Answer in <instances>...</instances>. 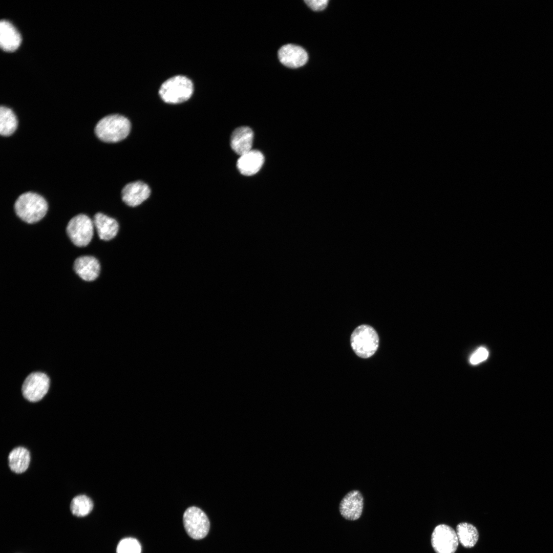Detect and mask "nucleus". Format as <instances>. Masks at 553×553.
<instances>
[{
	"label": "nucleus",
	"instance_id": "nucleus-23",
	"mask_svg": "<svg viewBox=\"0 0 553 553\" xmlns=\"http://www.w3.org/2000/svg\"><path fill=\"white\" fill-rule=\"evenodd\" d=\"M305 3L314 11H321L324 10L327 6V0H306Z\"/></svg>",
	"mask_w": 553,
	"mask_h": 553
},
{
	"label": "nucleus",
	"instance_id": "nucleus-10",
	"mask_svg": "<svg viewBox=\"0 0 553 553\" xmlns=\"http://www.w3.org/2000/svg\"><path fill=\"white\" fill-rule=\"evenodd\" d=\"M280 62L290 68H297L305 65L308 56L306 51L301 47L287 44L282 46L278 51Z\"/></svg>",
	"mask_w": 553,
	"mask_h": 553
},
{
	"label": "nucleus",
	"instance_id": "nucleus-12",
	"mask_svg": "<svg viewBox=\"0 0 553 553\" xmlns=\"http://www.w3.org/2000/svg\"><path fill=\"white\" fill-rule=\"evenodd\" d=\"M74 269L76 273L82 280L92 281L98 276L100 266L95 258L84 256L78 257L75 260Z\"/></svg>",
	"mask_w": 553,
	"mask_h": 553
},
{
	"label": "nucleus",
	"instance_id": "nucleus-8",
	"mask_svg": "<svg viewBox=\"0 0 553 553\" xmlns=\"http://www.w3.org/2000/svg\"><path fill=\"white\" fill-rule=\"evenodd\" d=\"M458 542L456 532L446 524L436 526L431 535L432 546L436 553H455Z\"/></svg>",
	"mask_w": 553,
	"mask_h": 553
},
{
	"label": "nucleus",
	"instance_id": "nucleus-15",
	"mask_svg": "<svg viewBox=\"0 0 553 553\" xmlns=\"http://www.w3.org/2000/svg\"><path fill=\"white\" fill-rule=\"evenodd\" d=\"M264 161V158L262 153L258 150H251L240 156L237 166L242 175L252 176L260 171Z\"/></svg>",
	"mask_w": 553,
	"mask_h": 553
},
{
	"label": "nucleus",
	"instance_id": "nucleus-13",
	"mask_svg": "<svg viewBox=\"0 0 553 553\" xmlns=\"http://www.w3.org/2000/svg\"><path fill=\"white\" fill-rule=\"evenodd\" d=\"M21 35L15 27L8 20L0 22V46L7 52H13L20 46Z\"/></svg>",
	"mask_w": 553,
	"mask_h": 553
},
{
	"label": "nucleus",
	"instance_id": "nucleus-22",
	"mask_svg": "<svg viewBox=\"0 0 553 553\" xmlns=\"http://www.w3.org/2000/svg\"><path fill=\"white\" fill-rule=\"evenodd\" d=\"M488 356V350L485 348L481 347L472 354L470 358V361L472 365H477L485 360Z\"/></svg>",
	"mask_w": 553,
	"mask_h": 553
},
{
	"label": "nucleus",
	"instance_id": "nucleus-4",
	"mask_svg": "<svg viewBox=\"0 0 553 553\" xmlns=\"http://www.w3.org/2000/svg\"><path fill=\"white\" fill-rule=\"evenodd\" d=\"M350 343L353 350L358 356L367 358L372 356L377 350L379 337L373 327L368 325H361L352 332Z\"/></svg>",
	"mask_w": 553,
	"mask_h": 553
},
{
	"label": "nucleus",
	"instance_id": "nucleus-9",
	"mask_svg": "<svg viewBox=\"0 0 553 553\" xmlns=\"http://www.w3.org/2000/svg\"><path fill=\"white\" fill-rule=\"evenodd\" d=\"M364 508V497L358 490L348 492L342 499L339 510L345 519L355 521L361 516Z\"/></svg>",
	"mask_w": 553,
	"mask_h": 553
},
{
	"label": "nucleus",
	"instance_id": "nucleus-1",
	"mask_svg": "<svg viewBox=\"0 0 553 553\" xmlns=\"http://www.w3.org/2000/svg\"><path fill=\"white\" fill-rule=\"evenodd\" d=\"M46 200L38 194L27 192L19 196L14 203L16 215L29 224L35 223L46 215L48 210Z\"/></svg>",
	"mask_w": 553,
	"mask_h": 553
},
{
	"label": "nucleus",
	"instance_id": "nucleus-14",
	"mask_svg": "<svg viewBox=\"0 0 553 553\" xmlns=\"http://www.w3.org/2000/svg\"><path fill=\"white\" fill-rule=\"evenodd\" d=\"M253 133L248 126L236 129L230 137V146L233 151L241 156L251 150Z\"/></svg>",
	"mask_w": 553,
	"mask_h": 553
},
{
	"label": "nucleus",
	"instance_id": "nucleus-6",
	"mask_svg": "<svg viewBox=\"0 0 553 553\" xmlns=\"http://www.w3.org/2000/svg\"><path fill=\"white\" fill-rule=\"evenodd\" d=\"M183 520L185 529L192 538L200 540L207 535L209 521L206 515L199 508H188L184 513Z\"/></svg>",
	"mask_w": 553,
	"mask_h": 553
},
{
	"label": "nucleus",
	"instance_id": "nucleus-19",
	"mask_svg": "<svg viewBox=\"0 0 553 553\" xmlns=\"http://www.w3.org/2000/svg\"><path fill=\"white\" fill-rule=\"evenodd\" d=\"M16 115L11 109L5 106L0 108V134L3 136L11 135L17 126Z\"/></svg>",
	"mask_w": 553,
	"mask_h": 553
},
{
	"label": "nucleus",
	"instance_id": "nucleus-18",
	"mask_svg": "<svg viewBox=\"0 0 553 553\" xmlns=\"http://www.w3.org/2000/svg\"><path fill=\"white\" fill-rule=\"evenodd\" d=\"M456 534L460 543L465 548H472L477 543L479 538V533L477 528L473 525L462 522L456 527Z\"/></svg>",
	"mask_w": 553,
	"mask_h": 553
},
{
	"label": "nucleus",
	"instance_id": "nucleus-20",
	"mask_svg": "<svg viewBox=\"0 0 553 553\" xmlns=\"http://www.w3.org/2000/svg\"><path fill=\"white\" fill-rule=\"evenodd\" d=\"M93 506V502L90 497L84 495H80L72 500L70 510L76 516L84 517L90 513Z\"/></svg>",
	"mask_w": 553,
	"mask_h": 553
},
{
	"label": "nucleus",
	"instance_id": "nucleus-7",
	"mask_svg": "<svg viewBox=\"0 0 553 553\" xmlns=\"http://www.w3.org/2000/svg\"><path fill=\"white\" fill-rule=\"evenodd\" d=\"M50 379L47 374L40 372L30 374L25 379L22 387L24 397L29 401L40 400L47 393Z\"/></svg>",
	"mask_w": 553,
	"mask_h": 553
},
{
	"label": "nucleus",
	"instance_id": "nucleus-17",
	"mask_svg": "<svg viewBox=\"0 0 553 553\" xmlns=\"http://www.w3.org/2000/svg\"><path fill=\"white\" fill-rule=\"evenodd\" d=\"M31 457L28 449L23 446L13 449L8 455L10 469L16 474H22L28 468Z\"/></svg>",
	"mask_w": 553,
	"mask_h": 553
},
{
	"label": "nucleus",
	"instance_id": "nucleus-3",
	"mask_svg": "<svg viewBox=\"0 0 553 553\" xmlns=\"http://www.w3.org/2000/svg\"><path fill=\"white\" fill-rule=\"evenodd\" d=\"M193 92V84L187 77L182 75L172 77L161 85L159 95L162 100L169 103H178L188 100Z\"/></svg>",
	"mask_w": 553,
	"mask_h": 553
},
{
	"label": "nucleus",
	"instance_id": "nucleus-2",
	"mask_svg": "<svg viewBox=\"0 0 553 553\" xmlns=\"http://www.w3.org/2000/svg\"><path fill=\"white\" fill-rule=\"evenodd\" d=\"M131 130V123L125 117L112 114L101 119L95 127L97 137L105 142L114 143L125 138Z\"/></svg>",
	"mask_w": 553,
	"mask_h": 553
},
{
	"label": "nucleus",
	"instance_id": "nucleus-16",
	"mask_svg": "<svg viewBox=\"0 0 553 553\" xmlns=\"http://www.w3.org/2000/svg\"><path fill=\"white\" fill-rule=\"evenodd\" d=\"M93 223L99 238L102 240H110L118 233L117 221L102 213L98 212L94 215Z\"/></svg>",
	"mask_w": 553,
	"mask_h": 553
},
{
	"label": "nucleus",
	"instance_id": "nucleus-21",
	"mask_svg": "<svg viewBox=\"0 0 553 553\" xmlns=\"http://www.w3.org/2000/svg\"><path fill=\"white\" fill-rule=\"evenodd\" d=\"M141 547L139 542L135 538H126L118 543L117 553H141Z\"/></svg>",
	"mask_w": 553,
	"mask_h": 553
},
{
	"label": "nucleus",
	"instance_id": "nucleus-11",
	"mask_svg": "<svg viewBox=\"0 0 553 553\" xmlns=\"http://www.w3.org/2000/svg\"><path fill=\"white\" fill-rule=\"evenodd\" d=\"M150 194L148 186L142 181H138L127 184L122 190L121 197L126 205L135 207L147 199Z\"/></svg>",
	"mask_w": 553,
	"mask_h": 553
},
{
	"label": "nucleus",
	"instance_id": "nucleus-5",
	"mask_svg": "<svg viewBox=\"0 0 553 553\" xmlns=\"http://www.w3.org/2000/svg\"><path fill=\"white\" fill-rule=\"evenodd\" d=\"M94 226L93 221L88 216L79 214L70 220L66 231L69 238L75 245L84 247L89 244L93 238Z\"/></svg>",
	"mask_w": 553,
	"mask_h": 553
}]
</instances>
